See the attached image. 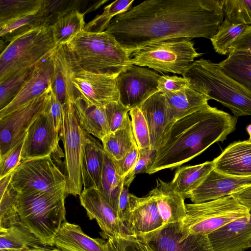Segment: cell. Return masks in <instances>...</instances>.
I'll use <instances>...</instances> for the list:
<instances>
[{
	"label": "cell",
	"instance_id": "1",
	"mask_svg": "<svg viewBox=\"0 0 251 251\" xmlns=\"http://www.w3.org/2000/svg\"><path fill=\"white\" fill-rule=\"evenodd\" d=\"M223 0H145L116 16L105 31L131 53L169 39H210L224 20Z\"/></svg>",
	"mask_w": 251,
	"mask_h": 251
},
{
	"label": "cell",
	"instance_id": "2",
	"mask_svg": "<svg viewBox=\"0 0 251 251\" xmlns=\"http://www.w3.org/2000/svg\"><path fill=\"white\" fill-rule=\"evenodd\" d=\"M237 119L208 104L176 121L148 174L179 167L214 143L223 142L235 129Z\"/></svg>",
	"mask_w": 251,
	"mask_h": 251
},
{
	"label": "cell",
	"instance_id": "3",
	"mask_svg": "<svg viewBox=\"0 0 251 251\" xmlns=\"http://www.w3.org/2000/svg\"><path fill=\"white\" fill-rule=\"evenodd\" d=\"M182 76L189 87L228 108L235 117L251 116V91L226 74L218 63L196 60Z\"/></svg>",
	"mask_w": 251,
	"mask_h": 251
},
{
	"label": "cell",
	"instance_id": "4",
	"mask_svg": "<svg viewBox=\"0 0 251 251\" xmlns=\"http://www.w3.org/2000/svg\"><path fill=\"white\" fill-rule=\"evenodd\" d=\"M66 45L79 65L86 71L117 76L132 65L131 53L105 31L96 32L83 29Z\"/></svg>",
	"mask_w": 251,
	"mask_h": 251
},
{
	"label": "cell",
	"instance_id": "5",
	"mask_svg": "<svg viewBox=\"0 0 251 251\" xmlns=\"http://www.w3.org/2000/svg\"><path fill=\"white\" fill-rule=\"evenodd\" d=\"M66 195L37 191L18 192L17 208L20 223L43 245H55V236L65 220Z\"/></svg>",
	"mask_w": 251,
	"mask_h": 251
},
{
	"label": "cell",
	"instance_id": "6",
	"mask_svg": "<svg viewBox=\"0 0 251 251\" xmlns=\"http://www.w3.org/2000/svg\"><path fill=\"white\" fill-rule=\"evenodd\" d=\"M50 26L32 28L12 39L0 55V82L34 66L57 47Z\"/></svg>",
	"mask_w": 251,
	"mask_h": 251
},
{
	"label": "cell",
	"instance_id": "7",
	"mask_svg": "<svg viewBox=\"0 0 251 251\" xmlns=\"http://www.w3.org/2000/svg\"><path fill=\"white\" fill-rule=\"evenodd\" d=\"M186 215L181 222L182 238L191 234L208 235L238 218L250 214L230 195L206 202L186 204Z\"/></svg>",
	"mask_w": 251,
	"mask_h": 251
},
{
	"label": "cell",
	"instance_id": "8",
	"mask_svg": "<svg viewBox=\"0 0 251 251\" xmlns=\"http://www.w3.org/2000/svg\"><path fill=\"white\" fill-rule=\"evenodd\" d=\"M201 55L187 39H169L149 44L130 55L132 65L147 67L160 73L183 75Z\"/></svg>",
	"mask_w": 251,
	"mask_h": 251
},
{
	"label": "cell",
	"instance_id": "9",
	"mask_svg": "<svg viewBox=\"0 0 251 251\" xmlns=\"http://www.w3.org/2000/svg\"><path fill=\"white\" fill-rule=\"evenodd\" d=\"M10 184L18 192L37 191L54 195L68 194L66 176L51 156L21 161L12 173Z\"/></svg>",
	"mask_w": 251,
	"mask_h": 251
},
{
	"label": "cell",
	"instance_id": "10",
	"mask_svg": "<svg viewBox=\"0 0 251 251\" xmlns=\"http://www.w3.org/2000/svg\"><path fill=\"white\" fill-rule=\"evenodd\" d=\"M74 100L64 106L63 122L60 130L65 151L67 194L80 195L83 181L81 162L83 150V130L75 112Z\"/></svg>",
	"mask_w": 251,
	"mask_h": 251
},
{
	"label": "cell",
	"instance_id": "11",
	"mask_svg": "<svg viewBox=\"0 0 251 251\" xmlns=\"http://www.w3.org/2000/svg\"><path fill=\"white\" fill-rule=\"evenodd\" d=\"M16 111L0 118V157L24 137L32 123L47 107L50 88Z\"/></svg>",
	"mask_w": 251,
	"mask_h": 251
},
{
	"label": "cell",
	"instance_id": "12",
	"mask_svg": "<svg viewBox=\"0 0 251 251\" xmlns=\"http://www.w3.org/2000/svg\"><path fill=\"white\" fill-rule=\"evenodd\" d=\"M116 77L106 73L86 71L79 66L73 73L72 81L76 97L86 106H104L119 100Z\"/></svg>",
	"mask_w": 251,
	"mask_h": 251
},
{
	"label": "cell",
	"instance_id": "13",
	"mask_svg": "<svg viewBox=\"0 0 251 251\" xmlns=\"http://www.w3.org/2000/svg\"><path fill=\"white\" fill-rule=\"evenodd\" d=\"M161 75L149 68L132 65L116 77L119 100L129 109L139 106L158 92Z\"/></svg>",
	"mask_w": 251,
	"mask_h": 251
},
{
	"label": "cell",
	"instance_id": "14",
	"mask_svg": "<svg viewBox=\"0 0 251 251\" xmlns=\"http://www.w3.org/2000/svg\"><path fill=\"white\" fill-rule=\"evenodd\" d=\"M142 238L151 251H215L208 235L191 234L182 238L181 222L164 224Z\"/></svg>",
	"mask_w": 251,
	"mask_h": 251
},
{
	"label": "cell",
	"instance_id": "15",
	"mask_svg": "<svg viewBox=\"0 0 251 251\" xmlns=\"http://www.w3.org/2000/svg\"><path fill=\"white\" fill-rule=\"evenodd\" d=\"M164 225L157 203L149 194L139 198L130 193L123 225L125 233L143 238Z\"/></svg>",
	"mask_w": 251,
	"mask_h": 251
},
{
	"label": "cell",
	"instance_id": "16",
	"mask_svg": "<svg viewBox=\"0 0 251 251\" xmlns=\"http://www.w3.org/2000/svg\"><path fill=\"white\" fill-rule=\"evenodd\" d=\"M48 105L27 131L21 153L22 161L51 156L58 147L59 132L49 114Z\"/></svg>",
	"mask_w": 251,
	"mask_h": 251
},
{
	"label": "cell",
	"instance_id": "17",
	"mask_svg": "<svg viewBox=\"0 0 251 251\" xmlns=\"http://www.w3.org/2000/svg\"><path fill=\"white\" fill-rule=\"evenodd\" d=\"M148 124L151 148L157 151L168 139L176 121L168 106L164 94L157 92L139 106Z\"/></svg>",
	"mask_w": 251,
	"mask_h": 251
},
{
	"label": "cell",
	"instance_id": "18",
	"mask_svg": "<svg viewBox=\"0 0 251 251\" xmlns=\"http://www.w3.org/2000/svg\"><path fill=\"white\" fill-rule=\"evenodd\" d=\"M79 200L89 219L97 222L104 238L108 239L125 233L116 212L98 190L83 188Z\"/></svg>",
	"mask_w": 251,
	"mask_h": 251
},
{
	"label": "cell",
	"instance_id": "19",
	"mask_svg": "<svg viewBox=\"0 0 251 251\" xmlns=\"http://www.w3.org/2000/svg\"><path fill=\"white\" fill-rule=\"evenodd\" d=\"M50 57L53 66L52 89L64 106L76 97L72 78L74 72L79 65L66 44L57 46Z\"/></svg>",
	"mask_w": 251,
	"mask_h": 251
},
{
	"label": "cell",
	"instance_id": "20",
	"mask_svg": "<svg viewBox=\"0 0 251 251\" xmlns=\"http://www.w3.org/2000/svg\"><path fill=\"white\" fill-rule=\"evenodd\" d=\"M250 184L251 176H230L213 169L187 198L193 203L206 202L229 196L241 187Z\"/></svg>",
	"mask_w": 251,
	"mask_h": 251
},
{
	"label": "cell",
	"instance_id": "21",
	"mask_svg": "<svg viewBox=\"0 0 251 251\" xmlns=\"http://www.w3.org/2000/svg\"><path fill=\"white\" fill-rule=\"evenodd\" d=\"M52 71V63L50 55L35 66L17 95L8 104L0 110V118L44 93L51 84Z\"/></svg>",
	"mask_w": 251,
	"mask_h": 251
},
{
	"label": "cell",
	"instance_id": "22",
	"mask_svg": "<svg viewBox=\"0 0 251 251\" xmlns=\"http://www.w3.org/2000/svg\"><path fill=\"white\" fill-rule=\"evenodd\" d=\"M208 237L215 251H245L251 240V209L249 215L230 222Z\"/></svg>",
	"mask_w": 251,
	"mask_h": 251
},
{
	"label": "cell",
	"instance_id": "23",
	"mask_svg": "<svg viewBox=\"0 0 251 251\" xmlns=\"http://www.w3.org/2000/svg\"><path fill=\"white\" fill-rule=\"evenodd\" d=\"M214 169L230 176H251V143L236 141L228 145L213 160Z\"/></svg>",
	"mask_w": 251,
	"mask_h": 251
},
{
	"label": "cell",
	"instance_id": "24",
	"mask_svg": "<svg viewBox=\"0 0 251 251\" xmlns=\"http://www.w3.org/2000/svg\"><path fill=\"white\" fill-rule=\"evenodd\" d=\"M154 198L163 224L181 222L186 215L185 199L172 182L156 179V186L150 192Z\"/></svg>",
	"mask_w": 251,
	"mask_h": 251
},
{
	"label": "cell",
	"instance_id": "25",
	"mask_svg": "<svg viewBox=\"0 0 251 251\" xmlns=\"http://www.w3.org/2000/svg\"><path fill=\"white\" fill-rule=\"evenodd\" d=\"M105 152L102 145L83 130V150L81 162L83 188L100 190Z\"/></svg>",
	"mask_w": 251,
	"mask_h": 251
},
{
	"label": "cell",
	"instance_id": "26",
	"mask_svg": "<svg viewBox=\"0 0 251 251\" xmlns=\"http://www.w3.org/2000/svg\"><path fill=\"white\" fill-rule=\"evenodd\" d=\"M55 245L62 251H106L105 241L89 237L79 226L66 221L55 236Z\"/></svg>",
	"mask_w": 251,
	"mask_h": 251
},
{
	"label": "cell",
	"instance_id": "27",
	"mask_svg": "<svg viewBox=\"0 0 251 251\" xmlns=\"http://www.w3.org/2000/svg\"><path fill=\"white\" fill-rule=\"evenodd\" d=\"M76 116L81 128L99 140L111 132L104 106H86L76 97L74 100Z\"/></svg>",
	"mask_w": 251,
	"mask_h": 251
},
{
	"label": "cell",
	"instance_id": "28",
	"mask_svg": "<svg viewBox=\"0 0 251 251\" xmlns=\"http://www.w3.org/2000/svg\"><path fill=\"white\" fill-rule=\"evenodd\" d=\"M168 106L177 121L208 104L209 100L190 87L175 92L164 94Z\"/></svg>",
	"mask_w": 251,
	"mask_h": 251
},
{
	"label": "cell",
	"instance_id": "29",
	"mask_svg": "<svg viewBox=\"0 0 251 251\" xmlns=\"http://www.w3.org/2000/svg\"><path fill=\"white\" fill-rule=\"evenodd\" d=\"M214 169L213 161L179 167L172 182L176 189L185 199L195 189Z\"/></svg>",
	"mask_w": 251,
	"mask_h": 251
},
{
	"label": "cell",
	"instance_id": "30",
	"mask_svg": "<svg viewBox=\"0 0 251 251\" xmlns=\"http://www.w3.org/2000/svg\"><path fill=\"white\" fill-rule=\"evenodd\" d=\"M101 142L105 152L113 160L123 158L136 143L130 118L124 126L110 132Z\"/></svg>",
	"mask_w": 251,
	"mask_h": 251
},
{
	"label": "cell",
	"instance_id": "31",
	"mask_svg": "<svg viewBox=\"0 0 251 251\" xmlns=\"http://www.w3.org/2000/svg\"><path fill=\"white\" fill-rule=\"evenodd\" d=\"M38 239L21 223L0 227V250L17 249L22 251L39 248Z\"/></svg>",
	"mask_w": 251,
	"mask_h": 251
},
{
	"label": "cell",
	"instance_id": "32",
	"mask_svg": "<svg viewBox=\"0 0 251 251\" xmlns=\"http://www.w3.org/2000/svg\"><path fill=\"white\" fill-rule=\"evenodd\" d=\"M84 13L75 9L58 19L50 26L57 46L65 45L72 38L84 29Z\"/></svg>",
	"mask_w": 251,
	"mask_h": 251
},
{
	"label": "cell",
	"instance_id": "33",
	"mask_svg": "<svg viewBox=\"0 0 251 251\" xmlns=\"http://www.w3.org/2000/svg\"><path fill=\"white\" fill-rule=\"evenodd\" d=\"M123 183L124 178L119 176L113 160L105 152L100 187L99 191L117 214Z\"/></svg>",
	"mask_w": 251,
	"mask_h": 251
},
{
	"label": "cell",
	"instance_id": "34",
	"mask_svg": "<svg viewBox=\"0 0 251 251\" xmlns=\"http://www.w3.org/2000/svg\"><path fill=\"white\" fill-rule=\"evenodd\" d=\"M218 64L226 74L251 91V55L229 53Z\"/></svg>",
	"mask_w": 251,
	"mask_h": 251
},
{
	"label": "cell",
	"instance_id": "35",
	"mask_svg": "<svg viewBox=\"0 0 251 251\" xmlns=\"http://www.w3.org/2000/svg\"><path fill=\"white\" fill-rule=\"evenodd\" d=\"M44 0H0V23L37 13Z\"/></svg>",
	"mask_w": 251,
	"mask_h": 251
},
{
	"label": "cell",
	"instance_id": "36",
	"mask_svg": "<svg viewBox=\"0 0 251 251\" xmlns=\"http://www.w3.org/2000/svg\"><path fill=\"white\" fill-rule=\"evenodd\" d=\"M248 26L234 24L225 19L216 33L210 39L215 51L221 55L228 54L233 42Z\"/></svg>",
	"mask_w": 251,
	"mask_h": 251
},
{
	"label": "cell",
	"instance_id": "37",
	"mask_svg": "<svg viewBox=\"0 0 251 251\" xmlns=\"http://www.w3.org/2000/svg\"><path fill=\"white\" fill-rule=\"evenodd\" d=\"M42 25V18L39 11L36 14L0 23V36L3 41L9 42L15 37Z\"/></svg>",
	"mask_w": 251,
	"mask_h": 251
},
{
	"label": "cell",
	"instance_id": "38",
	"mask_svg": "<svg viewBox=\"0 0 251 251\" xmlns=\"http://www.w3.org/2000/svg\"><path fill=\"white\" fill-rule=\"evenodd\" d=\"M134 0H117L105 6L101 14L97 15L85 25L84 30L100 32L104 31L111 20L117 15L131 8Z\"/></svg>",
	"mask_w": 251,
	"mask_h": 251
},
{
	"label": "cell",
	"instance_id": "39",
	"mask_svg": "<svg viewBox=\"0 0 251 251\" xmlns=\"http://www.w3.org/2000/svg\"><path fill=\"white\" fill-rule=\"evenodd\" d=\"M82 2L79 0H44L43 6L39 11L42 18L43 25L51 26L63 16L77 9V6Z\"/></svg>",
	"mask_w": 251,
	"mask_h": 251
},
{
	"label": "cell",
	"instance_id": "40",
	"mask_svg": "<svg viewBox=\"0 0 251 251\" xmlns=\"http://www.w3.org/2000/svg\"><path fill=\"white\" fill-rule=\"evenodd\" d=\"M18 192L11 184L0 196V227H7L20 223L17 213Z\"/></svg>",
	"mask_w": 251,
	"mask_h": 251
},
{
	"label": "cell",
	"instance_id": "41",
	"mask_svg": "<svg viewBox=\"0 0 251 251\" xmlns=\"http://www.w3.org/2000/svg\"><path fill=\"white\" fill-rule=\"evenodd\" d=\"M223 12L231 23L251 26V0H224Z\"/></svg>",
	"mask_w": 251,
	"mask_h": 251
},
{
	"label": "cell",
	"instance_id": "42",
	"mask_svg": "<svg viewBox=\"0 0 251 251\" xmlns=\"http://www.w3.org/2000/svg\"><path fill=\"white\" fill-rule=\"evenodd\" d=\"M35 66L20 71L0 82V110L8 104L17 95Z\"/></svg>",
	"mask_w": 251,
	"mask_h": 251
},
{
	"label": "cell",
	"instance_id": "43",
	"mask_svg": "<svg viewBox=\"0 0 251 251\" xmlns=\"http://www.w3.org/2000/svg\"><path fill=\"white\" fill-rule=\"evenodd\" d=\"M105 249L106 251H151L143 239L126 233L109 238Z\"/></svg>",
	"mask_w": 251,
	"mask_h": 251
},
{
	"label": "cell",
	"instance_id": "44",
	"mask_svg": "<svg viewBox=\"0 0 251 251\" xmlns=\"http://www.w3.org/2000/svg\"><path fill=\"white\" fill-rule=\"evenodd\" d=\"M132 131L139 149H150L151 139L146 120L138 106L130 109Z\"/></svg>",
	"mask_w": 251,
	"mask_h": 251
},
{
	"label": "cell",
	"instance_id": "45",
	"mask_svg": "<svg viewBox=\"0 0 251 251\" xmlns=\"http://www.w3.org/2000/svg\"><path fill=\"white\" fill-rule=\"evenodd\" d=\"M104 107L111 132L124 126L129 118L128 112L130 109L120 100L109 102Z\"/></svg>",
	"mask_w": 251,
	"mask_h": 251
},
{
	"label": "cell",
	"instance_id": "46",
	"mask_svg": "<svg viewBox=\"0 0 251 251\" xmlns=\"http://www.w3.org/2000/svg\"><path fill=\"white\" fill-rule=\"evenodd\" d=\"M157 152V151L151 148L139 149L136 165L133 170L124 178V181L130 184L136 175L148 174L155 161Z\"/></svg>",
	"mask_w": 251,
	"mask_h": 251
},
{
	"label": "cell",
	"instance_id": "47",
	"mask_svg": "<svg viewBox=\"0 0 251 251\" xmlns=\"http://www.w3.org/2000/svg\"><path fill=\"white\" fill-rule=\"evenodd\" d=\"M25 138H22L4 155L0 157V178L13 173L20 164Z\"/></svg>",
	"mask_w": 251,
	"mask_h": 251
},
{
	"label": "cell",
	"instance_id": "48",
	"mask_svg": "<svg viewBox=\"0 0 251 251\" xmlns=\"http://www.w3.org/2000/svg\"><path fill=\"white\" fill-rule=\"evenodd\" d=\"M189 87L188 81L183 77L162 75L158 79V91L163 94L179 91Z\"/></svg>",
	"mask_w": 251,
	"mask_h": 251
},
{
	"label": "cell",
	"instance_id": "49",
	"mask_svg": "<svg viewBox=\"0 0 251 251\" xmlns=\"http://www.w3.org/2000/svg\"><path fill=\"white\" fill-rule=\"evenodd\" d=\"M139 149L134 144L131 150L123 158L119 160H113L119 176L124 178L134 169L137 161Z\"/></svg>",
	"mask_w": 251,
	"mask_h": 251
},
{
	"label": "cell",
	"instance_id": "50",
	"mask_svg": "<svg viewBox=\"0 0 251 251\" xmlns=\"http://www.w3.org/2000/svg\"><path fill=\"white\" fill-rule=\"evenodd\" d=\"M48 111L57 132H59L63 122L64 106L55 95L51 85Z\"/></svg>",
	"mask_w": 251,
	"mask_h": 251
},
{
	"label": "cell",
	"instance_id": "51",
	"mask_svg": "<svg viewBox=\"0 0 251 251\" xmlns=\"http://www.w3.org/2000/svg\"><path fill=\"white\" fill-rule=\"evenodd\" d=\"M229 53L251 55V26H249L233 42Z\"/></svg>",
	"mask_w": 251,
	"mask_h": 251
},
{
	"label": "cell",
	"instance_id": "52",
	"mask_svg": "<svg viewBox=\"0 0 251 251\" xmlns=\"http://www.w3.org/2000/svg\"><path fill=\"white\" fill-rule=\"evenodd\" d=\"M130 185V184L124 181L118 201L117 216L123 226L124 217L129 203L130 193H129L128 188Z\"/></svg>",
	"mask_w": 251,
	"mask_h": 251
},
{
	"label": "cell",
	"instance_id": "53",
	"mask_svg": "<svg viewBox=\"0 0 251 251\" xmlns=\"http://www.w3.org/2000/svg\"><path fill=\"white\" fill-rule=\"evenodd\" d=\"M230 195L240 204L251 209V184L241 187Z\"/></svg>",
	"mask_w": 251,
	"mask_h": 251
},
{
	"label": "cell",
	"instance_id": "54",
	"mask_svg": "<svg viewBox=\"0 0 251 251\" xmlns=\"http://www.w3.org/2000/svg\"><path fill=\"white\" fill-rule=\"evenodd\" d=\"M12 173L0 178V196H1L10 184Z\"/></svg>",
	"mask_w": 251,
	"mask_h": 251
},
{
	"label": "cell",
	"instance_id": "55",
	"mask_svg": "<svg viewBox=\"0 0 251 251\" xmlns=\"http://www.w3.org/2000/svg\"><path fill=\"white\" fill-rule=\"evenodd\" d=\"M246 130L248 132V134L250 135V136H251V124L247 126L246 128Z\"/></svg>",
	"mask_w": 251,
	"mask_h": 251
},
{
	"label": "cell",
	"instance_id": "56",
	"mask_svg": "<svg viewBox=\"0 0 251 251\" xmlns=\"http://www.w3.org/2000/svg\"><path fill=\"white\" fill-rule=\"evenodd\" d=\"M0 251H22L20 250L17 249H1L0 250Z\"/></svg>",
	"mask_w": 251,
	"mask_h": 251
},
{
	"label": "cell",
	"instance_id": "57",
	"mask_svg": "<svg viewBox=\"0 0 251 251\" xmlns=\"http://www.w3.org/2000/svg\"><path fill=\"white\" fill-rule=\"evenodd\" d=\"M43 251V248H36V249H32V250H27V251Z\"/></svg>",
	"mask_w": 251,
	"mask_h": 251
},
{
	"label": "cell",
	"instance_id": "58",
	"mask_svg": "<svg viewBox=\"0 0 251 251\" xmlns=\"http://www.w3.org/2000/svg\"><path fill=\"white\" fill-rule=\"evenodd\" d=\"M43 251H62L59 249H55L52 250H45L44 249H43Z\"/></svg>",
	"mask_w": 251,
	"mask_h": 251
},
{
	"label": "cell",
	"instance_id": "59",
	"mask_svg": "<svg viewBox=\"0 0 251 251\" xmlns=\"http://www.w3.org/2000/svg\"><path fill=\"white\" fill-rule=\"evenodd\" d=\"M251 248V240L248 243V245L246 246V250Z\"/></svg>",
	"mask_w": 251,
	"mask_h": 251
},
{
	"label": "cell",
	"instance_id": "60",
	"mask_svg": "<svg viewBox=\"0 0 251 251\" xmlns=\"http://www.w3.org/2000/svg\"><path fill=\"white\" fill-rule=\"evenodd\" d=\"M248 141L249 142H251V136H250V138L248 140Z\"/></svg>",
	"mask_w": 251,
	"mask_h": 251
}]
</instances>
